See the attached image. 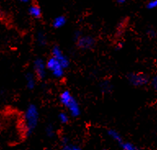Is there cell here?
<instances>
[{
    "instance_id": "obj_3",
    "label": "cell",
    "mask_w": 157,
    "mask_h": 150,
    "mask_svg": "<svg viewBox=\"0 0 157 150\" xmlns=\"http://www.w3.org/2000/svg\"><path fill=\"white\" fill-rule=\"evenodd\" d=\"M127 79L132 86L141 88L144 87L149 84L150 78L147 76V74L142 72H132L127 76Z\"/></svg>"
},
{
    "instance_id": "obj_6",
    "label": "cell",
    "mask_w": 157,
    "mask_h": 150,
    "mask_svg": "<svg viewBox=\"0 0 157 150\" xmlns=\"http://www.w3.org/2000/svg\"><path fill=\"white\" fill-rule=\"evenodd\" d=\"M75 41L76 46L82 50H89L95 46L96 40L90 35H83L81 34Z\"/></svg>"
},
{
    "instance_id": "obj_5",
    "label": "cell",
    "mask_w": 157,
    "mask_h": 150,
    "mask_svg": "<svg viewBox=\"0 0 157 150\" xmlns=\"http://www.w3.org/2000/svg\"><path fill=\"white\" fill-rule=\"evenodd\" d=\"M34 74L36 76L37 80L44 81L47 76L46 63L44 59L41 57H37L33 63Z\"/></svg>"
},
{
    "instance_id": "obj_2",
    "label": "cell",
    "mask_w": 157,
    "mask_h": 150,
    "mask_svg": "<svg viewBox=\"0 0 157 150\" xmlns=\"http://www.w3.org/2000/svg\"><path fill=\"white\" fill-rule=\"evenodd\" d=\"M46 68L56 79L62 78L65 75V69L62 67L60 62L53 57H50L46 61Z\"/></svg>"
},
{
    "instance_id": "obj_12",
    "label": "cell",
    "mask_w": 157,
    "mask_h": 150,
    "mask_svg": "<svg viewBox=\"0 0 157 150\" xmlns=\"http://www.w3.org/2000/svg\"><path fill=\"white\" fill-rule=\"evenodd\" d=\"M36 42L37 44H39V46H46L47 44H48V39H47L46 34L42 31L38 32V34L36 35Z\"/></svg>"
},
{
    "instance_id": "obj_16",
    "label": "cell",
    "mask_w": 157,
    "mask_h": 150,
    "mask_svg": "<svg viewBox=\"0 0 157 150\" xmlns=\"http://www.w3.org/2000/svg\"><path fill=\"white\" fill-rule=\"evenodd\" d=\"M45 132H46V135L48 138H52L55 135V130L52 125H48L46 126L45 129Z\"/></svg>"
},
{
    "instance_id": "obj_15",
    "label": "cell",
    "mask_w": 157,
    "mask_h": 150,
    "mask_svg": "<svg viewBox=\"0 0 157 150\" xmlns=\"http://www.w3.org/2000/svg\"><path fill=\"white\" fill-rule=\"evenodd\" d=\"M58 119L61 123H62V124H66L70 120V115H69L68 113L62 112H60L58 114Z\"/></svg>"
},
{
    "instance_id": "obj_9",
    "label": "cell",
    "mask_w": 157,
    "mask_h": 150,
    "mask_svg": "<svg viewBox=\"0 0 157 150\" xmlns=\"http://www.w3.org/2000/svg\"><path fill=\"white\" fill-rule=\"evenodd\" d=\"M29 14L34 19H40L42 17V10L38 3L32 2L29 7Z\"/></svg>"
},
{
    "instance_id": "obj_14",
    "label": "cell",
    "mask_w": 157,
    "mask_h": 150,
    "mask_svg": "<svg viewBox=\"0 0 157 150\" xmlns=\"http://www.w3.org/2000/svg\"><path fill=\"white\" fill-rule=\"evenodd\" d=\"M120 145L123 150H141L139 148L130 142H124L123 141Z\"/></svg>"
},
{
    "instance_id": "obj_21",
    "label": "cell",
    "mask_w": 157,
    "mask_h": 150,
    "mask_svg": "<svg viewBox=\"0 0 157 150\" xmlns=\"http://www.w3.org/2000/svg\"><path fill=\"white\" fill-rule=\"evenodd\" d=\"M125 1H126V0H118L117 2L118 3H120V4H123V3H124Z\"/></svg>"
},
{
    "instance_id": "obj_8",
    "label": "cell",
    "mask_w": 157,
    "mask_h": 150,
    "mask_svg": "<svg viewBox=\"0 0 157 150\" xmlns=\"http://www.w3.org/2000/svg\"><path fill=\"white\" fill-rule=\"evenodd\" d=\"M25 86L29 90H33L36 86L37 78L34 72H28L25 76Z\"/></svg>"
},
{
    "instance_id": "obj_22",
    "label": "cell",
    "mask_w": 157,
    "mask_h": 150,
    "mask_svg": "<svg viewBox=\"0 0 157 150\" xmlns=\"http://www.w3.org/2000/svg\"><path fill=\"white\" fill-rule=\"evenodd\" d=\"M19 1L21 2H29L30 0H19Z\"/></svg>"
},
{
    "instance_id": "obj_4",
    "label": "cell",
    "mask_w": 157,
    "mask_h": 150,
    "mask_svg": "<svg viewBox=\"0 0 157 150\" xmlns=\"http://www.w3.org/2000/svg\"><path fill=\"white\" fill-rule=\"evenodd\" d=\"M51 55L52 57H53L54 58H56L60 62V64L65 70L69 68V66L71 65V60L68 57V56H66V54L64 53L62 49L58 45H54L52 48Z\"/></svg>"
},
{
    "instance_id": "obj_13",
    "label": "cell",
    "mask_w": 157,
    "mask_h": 150,
    "mask_svg": "<svg viewBox=\"0 0 157 150\" xmlns=\"http://www.w3.org/2000/svg\"><path fill=\"white\" fill-rule=\"evenodd\" d=\"M101 91L104 93H110L112 90V85L109 81H102L100 85Z\"/></svg>"
},
{
    "instance_id": "obj_17",
    "label": "cell",
    "mask_w": 157,
    "mask_h": 150,
    "mask_svg": "<svg viewBox=\"0 0 157 150\" xmlns=\"http://www.w3.org/2000/svg\"><path fill=\"white\" fill-rule=\"evenodd\" d=\"M149 84L151 85V87L154 89L155 90H156L157 89V77L156 76H154L152 77L149 81Z\"/></svg>"
},
{
    "instance_id": "obj_7",
    "label": "cell",
    "mask_w": 157,
    "mask_h": 150,
    "mask_svg": "<svg viewBox=\"0 0 157 150\" xmlns=\"http://www.w3.org/2000/svg\"><path fill=\"white\" fill-rule=\"evenodd\" d=\"M64 107L67 108V110L69 112V115L72 116V117H78V116H80V105H79L78 100L74 96L64 105Z\"/></svg>"
},
{
    "instance_id": "obj_20",
    "label": "cell",
    "mask_w": 157,
    "mask_h": 150,
    "mask_svg": "<svg viewBox=\"0 0 157 150\" xmlns=\"http://www.w3.org/2000/svg\"><path fill=\"white\" fill-rule=\"evenodd\" d=\"M71 150H81V148L77 145H71Z\"/></svg>"
},
{
    "instance_id": "obj_18",
    "label": "cell",
    "mask_w": 157,
    "mask_h": 150,
    "mask_svg": "<svg viewBox=\"0 0 157 150\" xmlns=\"http://www.w3.org/2000/svg\"><path fill=\"white\" fill-rule=\"evenodd\" d=\"M157 6V1L156 0H151L147 2V7L148 9H154Z\"/></svg>"
},
{
    "instance_id": "obj_1",
    "label": "cell",
    "mask_w": 157,
    "mask_h": 150,
    "mask_svg": "<svg viewBox=\"0 0 157 150\" xmlns=\"http://www.w3.org/2000/svg\"><path fill=\"white\" fill-rule=\"evenodd\" d=\"M39 120V112L35 104L28 105L24 112V125L25 134L29 136L36 129Z\"/></svg>"
},
{
    "instance_id": "obj_10",
    "label": "cell",
    "mask_w": 157,
    "mask_h": 150,
    "mask_svg": "<svg viewBox=\"0 0 157 150\" xmlns=\"http://www.w3.org/2000/svg\"><path fill=\"white\" fill-rule=\"evenodd\" d=\"M107 135H109V137H110V139H112L114 141L117 142L118 144H120L124 141L122 136L120 135V133L118 132L117 130H114V129H110V130H108Z\"/></svg>"
},
{
    "instance_id": "obj_11",
    "label": "cell",
    "mask_w": 157,
    "mask_h": 150,
    "mask_svg": "<svg viewBox=\"0 0 157 150\" xmlns=\"http://www.w3.org/2000/svg\"><path fill=\"white\" fill-rule=\"evenodd\" d=\"M66 23V18L64 16H59L52 21V26L56 29L63 27Z\"/></svg>"
},
{
    "instance_id": "obj_19",
    "label": "cell",
    "mask_w": 157,
    "mask_h": 150,
    "mask_svg": "<svg viewBox=\"0 0 157 150\" xmlns=\"http://www.w3.org/2000/svg\"><path fill=\"white\" fill-rule=\"evenodd\" d=\"M61 143H62V144H68V139L66 137H63L62 138V140H61Z\"/></svg>"
},
{
    "instance_id": "obj_23",
    "label": "cell",
    "mask_w": 157,
    "mask_h": 150,
    "mask_svg": "<svg viewBox=\"0 0 157 150\" xmlns=\"http://www.w3.org/2000/svg\"><path fill=\"white\" fill-rule=\"evenodd\" d=\"M102 150H108V149H102Z\"/></svg>"
}]
</instances>
